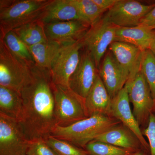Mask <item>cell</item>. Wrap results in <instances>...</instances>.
I'll use <instances>...</instances> for the list:
<instances>
[{
  "label": "cell",
  "instance_id": "cell-1",
  "mask_svg": "<svg viewBox=\"0 0 155 155\" xmlns=\"http://www.w3.org/2000/svg\"><path fill=\"white\" fill-rule=\"evenodd\" d=\"M22 111L17 121L29 141L44 139L57 125L53 83L50 72L35 65L20 92Z\"/></svg>",
  "mask_w": 155,
  "mask_h": 155
},
{
  "label": "cell",
  "instance_id": "cell-2",
  "mask_svg": "<svg viewBox=\"0 0 155 155\" xmlns=\"http://www.w3.org/2000/svg\"><path fill=\"white\" fill-rule=\"evenodd\" d=\"M121 123L119 120L109 115L97 114L68 126L56 125L51 135L84 149L89 143Z\"/></svg>",
  "mask_w": 155,
  "mask_h": 155
},
{
  "label": "cell",
  "instance_id": "cell-3",
  "mask_svg": "<svg viewBox=\"0 0 155 155\" xmlns=\"http://www.w3.org/2000/svg\"><path fill=\"white\" fill-rule=\"evenodd\" d=\"M52 0H1V38L9 31L40 21Z\"/></svg>",
  "mask_w": 155,
  "mask_h": 155
},
{
  "label": "cell",
  "instance_id": "cell-4",
  "mask_svg": "<svg viewBox=\"0 0 155 155\" xmlns=\"http://www.w3.org/2000/svg\"><path fill=\"white\" fill-rule=\"evenodd\" d=\"M53 92L57 125L68 126L88 118L84 105V100L69 87L53 83Z\"/></svg>",
  "mask_w": 155,
  "mask_h": 155
},
{
  "label": "cell",
  "instance_id": "cell-5",
  "mask_svg": "<svg viewBox=\"0 0 155 155\" xmlns=\"http://www.w3.org/2000/svg\"><path fill=\"white\" fill-rule=\"evenodd\" d=\"M32 67L15 57L0 39V86L20 93L31 76Z\"/></svg>",
  "mask_w": 155,
  "mask_h": 155
},
{
  "label": "cell",
  "instance_id": "cell-6",
  "mask_svg": "<svg viewBox=\"0 0 155 155\" xmlns=\"http://www.w3.org/2000/svg\"><path fill=\"white\" fill-rule=\"evenodd\" d=\"M117 28L103 17L89 28L81 38L83 47L91 55L97 69L108 48L115 41Z\"/></svg>",
  "mask_w": 155,
  "mask_h": 155
},
{
  "label": "cell",
  "instance_id": "cell-7",
  "mask_svg": "<svg viewBox=\"0 0 155 155\" xmlns=\"http://www.w3.org/2000/svg\"><path fill=\"white\" fill-rule=\"evenodd\" d=\"M125 87L133 105L134 115L139 124L140 125L148 123L150 115L154 111L155 102L140 69L132 80L126 82Z\"/></svg>",
  "mask_w": 155,
  "mask_h": 155
},
{
  "label": "cell",
  "instance_id": "cell-8",
  "mask_svg": "<svg viewBox=\"0 0 155 155\" xmlns=\"http://www.w3.org/2000/svg\"><path fill=\"white\" fill-rule=\"evenodd\" d=\"M82 47L81 39L64 45L50 68V75L54 84L69 87V78L79 63L80 50Z\"/></svg>",
  "mask_w": 155,
  "mask_h": 155
},
{
  "label": "cell",
  "instance_id": "cell-9",
  "mask_svg": "<svg viewBox=\"0 0 155 155\" xmlns=\"http://www.w3.org/2000/svg\"><path fill=\"white\" fill-rule=\"evenodd\" d=\"M29 143L17 119L0 114V155H27Z\"/></svg>",
  "mask_w": 155,
  "mask_h": 155
},
{
  "label": "cell",
  "instance_id": "cell-10",
  "mask_svg": "<svg viewBox=\"0 0 155 155\" xmlns=\"http://www.w3.org/2000/svg\"><path fill=\"white\" fill-rule=\"evenodd\" d=\"M155 6L136 1L118 0L103 17L118 27H135L140 25L142 19Z\"/></svg>",
  "mask_w": 155,
  "mask_h": 155
},
{
  "label": "cell",
  "instance_id": "cell-11",
  "mask_svg": "<svg viewBox=\"0 0 155 155\" xmlns=\"http://www.w3.org/2000/svg\"><path fill=\"white\" fill-rule=\"evenodd\" d=\"M127 89L125 87L112 99L109 115L128 127L139 140L143 148L149 151V145L144 138L140 125L130 109Z\"/></svg>",
  "mask_w": 155,
  "mask_h": 155
},
{
  "label": "cell",
  "instance_id": "cell-12",
  "mask_svg": "<svg viewBox=\"0 0 155 155\" xmlns=\"http://www.w3.org/2000/svg\"><path fill=\"white\" fill-rule=\"evenodd\" d=\"M97 70L93 58L86 50L81 54L77 68L69 78V88L85 99L98 74Z\"/></svg>",
  "mask_w": 155,
  "mask_h": 155
},
{
  "label": "cell",
  "instance_id": "cell-13",
  "mask_svg": "<svg viewBox=\"0 0 155 155\" xmlns=\"http://www.w3.org/2000/svg\"><path fill=\"white\" fill-rule=\"evenodd\" d=\"M99 70V75L113 99L125 87L129 72L119 64L110 51L105 55Z\"/></svg>",
  "mask_w": 155,
  "mask_h": 155
},
{
  "label": "cell",
  "instance_id": "cell-14",
  "mask_svg": "<svg viewBox=\"0 0 155 155\" xmlns=\"http://www.w3.org/2000/svg\"><path fill=\"white\" fill-rule=\"evenodd\" d=\"M90 26L80 21H64L45 24L48 40L66 44L81 39Z\"/></svg>",
  "mask_w": 155,
  "mask_h": 155
},
{
  "label": "cell",
  "instance_id": "cell-15",
  "mask_svg": "<svg viewBox=\"0 0 155 155\" xmlns=\"http://www.w3.org/2000/svg\"><path fill=\"white\" fill-rule=\"evenodd\" d=\"M109 48L119 64L129 72L127 82L132 80L140 69L142 51L133 45L121 41L113 42Z\"/></svg>",
  "mask_w": 155,
  "mask_h": 155
},
{
  "label": "cell",
  "instance_id": "cell-16",
  "mask_svg": "<svg viewBox=\"0 0 155 155\" xmlns=\"http://www.w3.org/2000/svg\"><path fill=\"white\" fill-rule=\"evenodd\" d=\"M112 99L99 73L84 99L88 117L97 114L109 115Z\"/></svg>",
  "mask_w": 155,
  "mask_h": 155
},
{
  "label": "cell",
  "instance_id": "cell-17",
  "mask_svg": "<svg viewBox=\"0 0 155 155\" xmlns=\"http://www.w3.org/2000/svg\"><path fill=\"white\" fill-rule=\"evenodd\" d=\"M73 20L81 21L87 24L73 0H52L40 21L45 25L51 22Z\"/></svg>",
  "mask_w": 155,
  "mask_h": 155
},
{
  "label": "cell",
  "instance_id": "cell-18",
  "mask_svg": "<svg viewBox=\"0 0 155 155\" xmlns=\"http://www.w3.org/2000/svg\"><path fill=\"white\" fill-rule=\"evenodd\" d=\"M95 140L134 152L142 147L135 134L122 123L108 129Z\"/></svg>",
  "mask_w": 155,
  "mask_h": 155
},
{
  "label": "cell",
  "instance_id": "cell-19",
  "mask_svg": "<svg viewBox=\"0 0 155 155\" xmlns=\"http://www.w3.org/2000/svg\"><path fill=\"white\" fill-rule=\"evenodd\" d=\"M154 30L139 25L133 27H118L115 41L124 42L133 45L142 51L149 49Z\"/></svg>",
  "mask_w": 155,
  "mask_h": 155
},
{
  "label": "cell",
  "instance_id": "cell-20",
  "mask_svg": "<svg viewBox=\"0 0 155 155\" xmlns=\"http://www.w3.org/2000/svg\"><path fill=\"white\" fill-rule=\"evenodd\" d=\"M64 45L48 40L29 47L35 66L39 69L49 71L53 61Z\"/></svg>",
  "mask_w": 155,
  "mask_h": 155
},
{
  "label": "cell",
  "instance_id": "cell-21",
  "mask_svg": "<svg viewBox=\"0 0 155 155\" xmlns=\"http://www.w3.org/2000/svg\"><path fill=\"white\" fill-rule=\"evenodd\" d=\"M22 105L20 93L0 86V114L17 120L22 111Z\"/></svg>",
  "mask_w": 155,
  "mask_h": 155
},
{
  "label": "cell",
  "instance_id": "cell-22",
  "mask_svg": "<svg viewBox=\"0 0 155 155\" xmlns=\"http://www.w3.org/2000/svg\"><path fill=\"white\" fill-rule=\"evenodd\" d=\"M12 31L29 48L48 41L44 24L40 21L25 24Z\"/></svg>",
  "mask_w": 155,
  "mask_h": 155
},
{
  "label": "cell",
  "instance_id": "cell-23",
  "mask_svg": "<svg viewBox=\"0 0 155 155\" xmlns=\"http://www.w3.org/2000/svg\"><path fill=\"white\" fill-rule=\"evenodd\" d=\"M11 53L30 67L35 65L29 48L13 31H9L1 38Z\"/></svg>",
  "mask_w": 155,
  "mask_h": 155
},
{
  "label": "cell",
  "instance_id": "cell-24",
  "mask_svg": "<svg viewBox=\"0 0 155 155\" xmlns=\"http://www.w3.org/2000/svg\"><path fill=\"white\" fill-rule=\"evenodd\" d=\"M85 22L91 26L102 18L105 13L93 0H73Z\"/></svg>",
  "mask_w": 155,
  "mask_h": 155
},
{
  "label": "cell",
  "instance_id": "cell-25",
  "mask_svg": "<svg viewBox=\"0 0 155 155\" xmlns=\"http://www.w3.org/2000/svg\"><path fill=\"white\" fill-rule=\"evenodd\" d=\"M84 150L88 155H132L135 152L95 140L89 143Z\"/></svg>",
  "mask_w": 155,
  "mask_h": 155
},
{
  "label": "cell",
  "instance_id": "cell-26",
  "mask_svg": "<svg viewBox=\"0 0 155 155\" xmlns=\"http://www.w3.org/2000/svg\"><path fill=\"white\" fill-rule=\"evenodd\" d=\"M140 69L149 86L155 102V56L150 49L142 52Z\"/></svg>",
  "mask_w": 155,
  "mask_h": 155
},
{
  "label": "cell",
  "instance_id": "cell-27",
  "mask_svg": "<svg viewBox=\"0 0 155 155\" xmlns=\"http://www.w3.org/2000/svg\"><path fill=\"white\" fill-rule=\"evenodd\" d=\"M45 140L57 155H88L84 149L51 135Z\"/></svg>",
  "mask_w": 155,
  "mask_h": 155
},
{
  "label": "cell",
  "instance_id": "cell-28",
  "mask_svg": "<svg viewBox=\"0 0 155 155\" xmlns=\"http://www.w3.org/2000/svg\"><path fill=\"white\" fill-rule=\"evenodd\" d=\"M27 155H57L45 140L29 141Z\"/></svg>",
  "mask_w": 155,
  "mask_h": 155
},
{
  "label": "cell",
  "instance_id": "cell-29",
  "mask_svg": "<svg viewBox=\"0 0 155 155\" xmlns=\"http://www.w3.org/2000/svg\"><path fill=\"white\" fill-rule=\"evenodd\" d=\"M142 133L148 140L150 155H155V114L153 113L150 115L147 126Z\"/></svg>",
  "mask_w": 155,
  "mask_h": 155
},
{
  "label": "cell",
  "instance_id": "cell-30",
  "mask_svg": "<svg viewBox=\"0 0 155 155\" xmlns=\"http://www.w3.org/2000/svg\"><path fill=\"white\" fill-rule=\"evenodd\" d=\"M155 24V6L142 19L140 25L151 28Z\"/></svg>",
  "mask_w": 155,
  "mask_h": 155
},
{
  "label": "cell",
  "instance_id": "cell-31",
  "mask_svg": "<svg viewBox=\"0 0 155 155\" xmlns=\"http://www.w3.org/2000/svg\"><path fill=\"white\" fill-rule=\"evenodd\" d=\"M100 9L105 12L109 11L118 2V0H93Z\"/></svg>",
  "mask_w": 155,
  "mask_h": 155
},
{
  "label": "cell",
  "instance_id": "cell-32",
  "mask_svg": "<svg viewBox=\"0 0 155 155\" xmlns=\"http://www.w3.org/2000/svg\"><path fill=\"white\" fill-rule=\"evenodd\" d=\"M149 49L152 52L153 54L155 56V30H154L153 37L152 41L151 43Z\"/></svg>",
  "mask_w": 155,
  "mask_h": 155
},
{
  "label": "cell",
  "instance_id": "cell-33",
  "mask_svg": "<svg viewBox=\"0 0 155 155\" xmlns=\"http://www.w3.org/2000/svg\"><path fill=\"white\" fill-rule=\"evenodd\" d=\"M148 151L144 150H140L135 152L132 155H150L148 153Z\"/></svg>",
  "mask_w": 155,
  "mask_h": 155
},
{
  "label": "cell",
  "instance_id": "cell-34",
  "mask_svg": "<svg viewBox=\"0 0 155 155\" xmlns=\"http://www.w3.org/2000/svg\"><path fill=\"white\" fill-rule=\"evenodd\" d=\"M152 29H153V30H155V24L154 25H153V26L152 27Z\"/></svg>",
  "mask_w": 155,
  "mask_h": 155
},
{
  "label": "cell",
  "instance_id": "cell-35",
  "mask_svg": "<svg viewBox=\"0 0 155 155\" xmlns=\"http://www.w3.org/2000/svg\"><path fill=\"white\" fill-rule=\"evenodd\" d=\"M155 110V106H154V111Z\"/></svg>",
  "mask_w": 155,
  "mask_h": 155
}]
</instances>
